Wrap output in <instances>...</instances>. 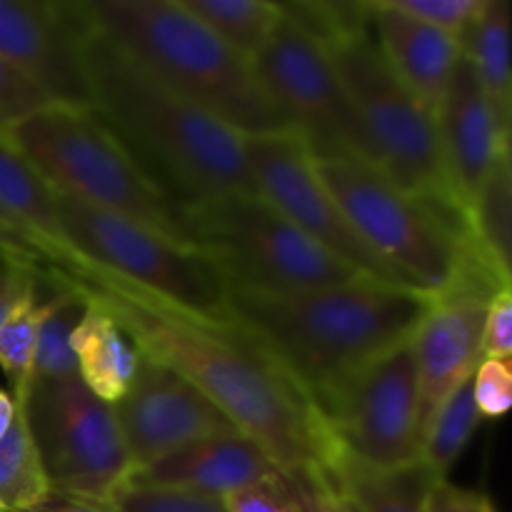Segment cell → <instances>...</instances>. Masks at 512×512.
<instances>
[{
    "instance_id": "6da1fadb",
    "label": "cell",
    "mask_w": 512,
    "mask_h": 512,
    "mask_svg": "<svg viewBox=\"0 0 512 512\" xmlns=\"http://www.w3.org/2000/svg\"><path fill=\"white\" fill-rule=\"evenodd\" d=\"M55 270L108 310L143 358L195 385L285 475L333 473L340 453L318 405L233 318L185 313L78 258Z\"/></svg>"
},
{
    "instance_id": "7a4b0ae2",
    "label": "cell",
    "mask_w": 512,
    "mask_h": 512,
    "mask_svg": "<svg viewBox=\"0 0 512 512\" xmlns=\"http://www.w3.org/2000/svg\"><path fill=\"white\" fill-rule=\"evenodd\" d=\"M418 290L355 278L325 288L258 293L228 288V313L273 353L315 405L388 348L428 310Z\"/></svg>"
},
{
    "instance_id": "3957f363",
    "label": "cell",
    "mask_w": 512,
    "mask_h": 512,
    "mask_svg": "<svg viewBox=\"0 0 512 512\" xmlns=\"http://www.w3.org/2000/svg\"><path fill=\"white\" fill-rule=\"evenodd\" d=\"M83 73L90 108L140 163L150 160L158 175L173 180L183 208L218 195L258 193L243 135L160 83L88 20Z\"/></svg>"
},
{
    "instance_id": "277c9868",
    "label": "cell",
    "mask_w": 512,
    "mask_h": 512,
    "mask_svg": "<svg viewBox=\"0 0 512 512\" xmlns=\"http://www.w3.org/2000/svg\"><path fill=\"white\" fill-rule=\"evenodd\" d=\"M80 13L150 75L243 138L290 130L253 63L215 38L180 0H85Z\"/></svg>"
},
{
    "instance_id": "5b68a950",
    "label": "cell",
    "mask_w": 512,
    "mask_h": 512,
    "mask_svg": "<svg viewBox=\"0 0 512 512\" xmlns=\"http://www.w3.org/2000/svg\"><path fill=\"white\" fill-rule=\"evenodd\" d=\"M5 138L55 193L133 218L195 248L183 205L93 108L50 103Z\"/></svg>"
},
{
    "instance_id": "8992f818",
    "label": "cell",
    "mask_w": 512,
    "mask_h": 512,
    "mask_svg": "<svg viewBox=\"0 0 512 512\" xmlns=\"http://www.w3.org/2000/svg\"><path fill=\"white\" fill-rule=\"evenodd\" d=\"M325 50L348 90L375 168L450 228L468 235V220L445 178L433 113L395 78L373 33L363 30Z\"/></svg>"
},
{
    "instance_id": "52a82bcc",
    "label": "cell",
    "mask_w": 512,
    "mask_h": 512,
    "mask_svg": "<svg viewBox=\"0 0 512 512\" xmlns=\"http://www.w3.org/2000/svg\"><path fill=\"white\" fill-rule=\"evenodd\" d=\"M313 163L360 238L418 293L435 298L453 290L470 270L488 268L468 235L403 193L373 163L353 155L313 158Z\"/></svg>"
},
{
    "instance_id": "ba28073f",
    "label": "cell",
    "mask_w": 512,
    "mask_h": 512,
    "mask_svg": "<svg viewBox=\"0 0 512 512\" xmlns=\"http://www.w3.org/2000/svg\"><path fill=\"white\" fill-rule=\"evenodd\" d=\"M185 218L195 248L218 265L228 288L288 293L360 278L300 233L260 193L198 200L185 205Z\"/></svg>"
},
{
    "instance_id": "9c48e42d",
    "label": "cell",
    "mask_w": 512,
    "mask_h": 512,
    "mask_svg": "<svg viewBox=\"0 0 512 512\" xmlns=\"http://www.w3.org/2000/svg\"><path fill=\"white\" fill-rule=\"evenodd\" d=\"M55 200L75 258L185 313L230 320L228 283L203 250L70 195L55 193Z\"/></svg>"
},
{
    "instance_id": "30bf717a",
    "label": "cell",
    "mask_w": 512,
    "mask_h": 512,
    "mask_svg": "<svg viewBox=\"0 0 512 512\" xmlns=\"http://www.w3.org/2000/svg\"><path fill=\"white\" fill-rule=\"evenodd\" d=\"M50 490L108 503L133 473L113 405L78 375L30 383L18 403Z\"/></svg>"
},
{
    "instance_id": "8fae6325",
    "label": "cell",
    "mask_w": 512,
    "mask_h": 512,
    "mask_svg": "<svg viewBox=\"0 0 512 512\" xmlns=\"http://www.w3.org/2000/svg\"><path fill=\"white\" fill-rule=\"evenodd\" d=\"M338 453L368 468H400L423 453L413 340L380 353L318 405Z\"/></svg>"
},
{
    "instance_id": "7c38bea8",
    "label": "cell",
    "mask_w": 512,
    "mask_h": 512,
    "mask_svg": "<svg viewBox=\"0 0 512 512\" xmlns=\"http://www.w3.org/2000/svg\"><path fill=\"white\" fill-rule=\"evenodd\" d=\"M253 70L315 160L353 155L373 163L333 58L293 20L280 18L275 33L253 60Z\"/></svg>"
},
{
    "instance_id": "4fadbf2b",
    "label": "cell",
    "mask_w": 512,
    "mask_h": 512,
    "mask_svg": "<svg viewBox=\"0 0 512 512\" xmlns=\"http://www.w3.org/2000/svg\"><path fill=\"white\" fill-rule=\"evenodd\" d=\"M255 190L315 245L358 275L415 290L358 235L315 170L308 145L295 130L243 138Z\"/></svg>"
},
{
    "instance_id": "5bb4252c",
    "label": "cell",
    "mask_w": 512,
    "mask_h": 512,
    "mask_svg": "<svg viewBox=\"0 0 512 512\" xmlns=\"http://www.w3.org/2000/svg\"><path fill=\"white\" fill-rule=\"evenodd\" d=\"M498 290H510L488 268H475L453 290L430 298L413 330L420 388V428L428 430L435 410L475 373L483 360V325L488 303Z\"/></svg>"
},
{
    "instance_id": "9a60e30c",
    "label": "cell",
    "mask_w": 512,
    "mask_h": 512,
    "mask_svg": "<svg viewBox=\"0 0 512 512\" xmlns=\"http://www.w3.org/2000/svg\"><path fill=\"white\" fill-rule=\"evenodd\" d=\"M133 470L198 440L238 430L183 375L140 355L128 393L113 405Z\"/></svg>"
},
{
    "instance_id": "2e32d148",
    "label": "cell",
    "mask_w": 512,
    "mask_h": 512,
    "mask_svg": "<svg viewBox=\"0 0 512 512\" xmlns=\"http://www.w3.org/2000/svg\"><path fill=\"white\" fill-rule=\"evenodd\" d=\"M83 33L78 3L0 0V58L33 80L53 103L90 108Z\"/></svg>"
},
{
    "instance_id": "e0dca14e",
    "label": "cell",
    "mask_w": 512,
    "mask_h": 512,
    "mask_svg": "<svg viewBox=\"0 0 512 512\" xmlns=\"http://www.w3.org/2000/svg\"><path fill=\"white\" fill-rule=\"evenodd\" d=\"M445 178L468 220V208L495 160L510 150V128L495 113L473 65L460 55L433 110Z\"/></svg>"
},
{
    "instance_id": "ac0fdd59",
    "label": "cell",
    "mask_w": 512,
    "mask_h": 512,
    "mask_svg": "<svg viewBox=\"0 0 512 512\" xmlns=\"http://www.w3.org/2000/svg\"><path fill=\"white\" fill-rule=\"evenodd\" d=\"M0 253L50 268L73 265L55 190L0 135Z\"/></svg>"
},
{
    "instance_id": "d6986e66",
    "label": "cell",
    "mask_w": 512,
    "mask_h": 512,
    "mask_svg": "<svg viewBox=\"0 0 512 512\" xmlns=\"http://www.w3.org/2000/svg\"><path fill=\"white\" fill-rule=\"evenodd\" d=\"M283 473L265 450L240 430L198 440L130 473V485L178 488L228 498Z\"/></svg>"
},
{
    "instance_id": "ffe728a7",
    "label": "cell",
    "mask_w": 512,
    "mask_h": 512,
    "mask_svg": "<svg viewBox=\"0 0 512 512\" xmlns=\"http://www.w3.org/2000/svg\"><path fill=\"white\" fill-rule=\"evenodd\" d=\"M370 33L395 78L433 113L458 65L460 40L393 8L390 0H368Z\"/></svg>"
},
{
    "instance_id": "44dd1931",
    "label": "cell",
    "mask_w": 512,
    "mask_h": 512,
    "mask_svg": "<svg viewBox=\"0 0 512 512\" xmlns=\"http://www.w3.org/2000/svg\"><path fill=\"white\" fill-rule=\"evenodd\" d=\"M83 298L85 313L70 335V348H73L75 363H78V378L95 398L115 405L128 393L130 383L135 380L140 350L135 348L123 325L108 310L93 303L88 295H83Z\"/></svg>"
},
{
    "instance_id": "7402d4cb",
    "label": "cell",
    "mask_w": 512,
    "mask_h": 512,
    "mask_svg": "<svg viewBox=\"0 0 512 512\" xmlns=\"http://www.w3.org/2000/svg\"><path fill=\"white\" fill-rule=\"evenodd\" d=\"M333 473L360 512H428L430 495L443 480L423 460L380 470L345 455H340Z\"/></svg>"
},
{
    "instance_id": "603a6c76",
    "label": "cell",
    "mask_w": 512,
    "mask_h": 512,
    "mask_svg": "<svg viewBox=\"0 0 512 512\" xmlns=\"http://www.w3.org/2000/svg\"><path fill=\"white\" fill-rule=\"evenodd\" d=\"M510 225H512V168L510 150H505L468 208V238L475 255L510 285Z\"/></svg>"
},
{
    "instance_id": "cb8c5ba5",
    "label": "cell",
    "mask_w": 512,
    "mask_h": 512,
    "mask_svg": "<svg viewBox=\"0 0 512 512\" xmlns=\"http://www.w3.org/2000/svg\"><path fill=\"white\" fill-rule=\"evenodd\" d=\"M460 50L473 65L495 113L510 128L512 80H510V8L505 0H488L468 33L460 38Z\"/></svg>"
},
{
    "instance_id": "d4e9b609",
    "label": "cell",
    "mask_w": 512,
    "mask_h": 512,
    "mask_svg": "<svg viewBox=\"0 0 512 512\" xmlns=\"http://www.w3.org/2000/svg\"><path fill=\"white\" fill-rule=\"evenodd\" d=\"M45 273L53 280L55 290L48 298H43L30 383L63 380L78 375V363H75L73 348H70V335H73L75 325L83 318L85 298L55 268L45 265Z\"/></svg>"
},
{
    "instance_id": "484cf974",
    "label": "cell",
    "mask_w": 512,
    "mask_h": 512,
    "mask_svg": "<svg viewBox=\"0 0 512 512\" xmlns=\"http://www.w3.org/2000/svg\"><path fill=\"white\" fill-rule=\"evenodd\" d=\"M215 38L253 63L283 18L280 3L270 0H180Z\"/></svg>"
},
{
    "instance_id": "4316f807",
    "label": "cell",
    "mask_w": 512,
    "mask_h": 512,
    "mask_svg": "<svg viewBox=\"0 0 512 512\" xmlns=\"http://www.w3.org/2000/svg\"><path fill=\"white\" fill-rule=\"evenodd\" d=\"M483 423L478 403L473 393V375L463 380L453 393L440 403L430 420L423 438V453L420 460L433 470L438 478L448 480V473L458 463L463 450L473 440L475 430Z\"/></svg>"
},
{
    "instance_id": "83f0119b",
    "label": "cell",
    "mask_w": 512,
    "mask_h": 512,
    "mask_svg": "<svg viewBox=\"0 0 512 512\" xmlns=\"http://www.w3.org/2000/svg\"><path fill=\"white\" fill-rule=\"evenodd\" d=\"M50 493L38 448L33 443L23 413L0 440V505L5 512H20Z\"/></svg>"
},
{
    "instance_id": "f1b7e54d",
    "label": "cell",
    "mask_w": 512,
    "mask_h": 512,
    "mask_svg": "<svg viewBox=\"0 0 512 512\" xmlns=\"http://www.w3.org/2000/svg\"><path fill=\"white\" fill-rule=\"evenodd\" d=\"M43 313V295H40V270L38 280L25 290L13 305L0 328V370L8 378L13 400L20 403L33 378L35 343H38V325Z\"/></svg>"
},
{
    "instance_id": "f546056e",
    "label": "cell",
    "mask_w": 512,
    "mask_h": 512,
    "mask_svg": "<svg viewBox=\"0 0 512 512\" xmlns=\"http://www.w3.org/2000/svg\"><path fill=\"white\" fill-rule=\"evenodd\" d=\"M113 512H230L223 498L178 488L125 483L110 500Z\"/></svg>"
},
{
    "instance_id": "4dcf8cb0",
    "label": "cell",
    "mask_w": 512,
    "mask_h": 512,
    "mask_svg": "<svg viewBox=\"0 0 512 512\" xmlns=\"http://www.w3.org/2000/svg\"><path fill=\"white\" fill-rule=\"evenodd\" d=\"M390 3L400 13L460 40L483 13L488 0H390Z\"/></svg>"
},
{
    "instance_id": "1f68e13d",
    "label": "cell",
    "mask_w": 512,
    "mask_h": 512,
    "mask_svg": "<svg viewBox=\"0 0 512 512\" xmlns=\"http://www.w3.org/2000/svg\"><path fill=\"white\" fill-rule=\"evenodd\" d=\"M53 100L38 88L30 78H25L18 68L0 58V135L10 130Z\"/></svg>"
},
{
    "instance_id": "d6a6232c",
    "label": "cell",
    "mask_w": 512,
    "mask_h": 512,
    "mask_svg": "<svg viewBox=\"0 0 512 512\" xmlns=\"http://www.w3.org/2000/svg\"><path fill=\"white\" fill-rule=\"evenodd\" d=\"M475 403L483 418H503L512 405V368L510 360L483 358L473 373Z\"/></svg>"
},
{
    "instance_id": "836d02e7",
    "label": "cell",
    "mask_w": 512,
    "mask_h": 512,
    "mask_svg": "<svg viewBox=\"0 0 512 512\" xmlns=\"http://www.w3.org/2000/svg\"><path fill=\"white\" fill-rule=\"evenodd\" d=\"M288 480L303 512H360L335 473L288 475Z\"/></svg>"
},
{
    "instance_id": "e575fe53",
    "label": "cell",
    "mask_w": 512,
    "mask_h": 512,
    "mask_svg": "<svg viewBox=\"0 0 512 512\" xmlns=\"http://www.w3.org/2000/svg\"><path fill=\"white\" fill-rule=\"evenodd\" d=\"M230 512H303L285 473L223 498Z\"/></svg>"
},
{
    "instance_id": "d590c367",
    "label": "cell",
    "mask_w": 512,
    "mask_h": 512,
    "mask_svg": "<svg viewBox=\"0 0 512 512\" xmlns=\"http://www.w3.org/2000/svg\"><path fill=\"white\" fill-rule=\"evenodd\" d=\"M512 355V293L498 290L490 298L483 325V358L510 360Z\"/></svg>"
},
{
    "instance_id": "8d00e7d4",
    "label": "cell",
    "mask_w": 512,
    "mask_h": 512,
    "mask_svg": "<svg viewBox=\"0 0 512 512\" xmlns=\"http://www.w3.org/2000/svg\"><path fill=\"white\" fill-rule=\"evenodd\" d=\"M38 280V263L0 253V328L20 295Z\"/></svg>"
},
{
    "instance_id": "74e56055",
    "label": "cell",
    "mask_w": 512,
    "mask_h": 512,
    "mask_svg": "<svg viewBox=\"0 0 512 512\" xmlns=\"http://www.w3.org/2000/svg\"><path fill=\"white\" fill-rule=\"evenodd\" d=\"M488 498L473 490L453 485L450 480H440L430 495L428 512H483Z\"/></svg>"
},
{
    "instance_id": "f35d334b",
    "label": "cell",
    "mask_w": 512,
    "mask_h": 512,
    "mask_svg": "<svg viewBox=\"0 0 512 512\" xmlns=\"http://www.w3.org/2000/svg\"><path fill=\"white\" fill-rule=\"evenodd\" d=\"M20 512H113V510H110L108 503H95V500L75 498V495H65V493H58V490H50L45 498H40L38 503Z\"/></svg>"
},
{
    "instance_id": "ab89813d",
    "label": "cell",
    "mask_w": 512,
    "mask_h": 512,
    "mask_svg": "<svg viewBox=\"0 0 512 512\" xmlns=\"http://www.w3.org/2000/svg\"><path fill=\"white\" fill-rule=\"evenodd\" d=\"M15 415H18V403L13 400V395L5 393V390L0 388V440H3V435L10 430Z\"/></svg>"
},
{
    "instance_id": "60d3db41",
    "label": "cell",
    "mask_w": 512,
    "mask_h": 512,
    "mask_svg": "<svg viewBox=\"0 0 512 512\" xmlns=\"http://www.w3.org/2000/svg\"><path fill=\"white\" fill-rule=\"evenodd\" d=\"M483 512H498V510H495V508H493V503H490V500H488V503H485Z\"/></svg>"
},
{
    "instance_id": "b9f144b4",
    "label": "cell",
    "mask_w": 512,
    "mask_h": 512,
    "mask_svg": "<svg viewBox=\"0 0 512 512\" xmlns=\"http://www.w3.org/2000/svg\"><path fill=\"white\" fill-rule=\"evenodd\" d=\"M0 512H5V508H3V505H0Z\"/></svg>"
}]
</instances>
